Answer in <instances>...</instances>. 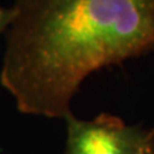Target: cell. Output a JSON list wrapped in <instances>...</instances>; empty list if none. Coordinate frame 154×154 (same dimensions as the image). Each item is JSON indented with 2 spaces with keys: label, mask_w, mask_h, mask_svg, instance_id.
<instances>
[{
  "label": "cell",
  "mask_w": 154,
  "mask_h": 154,
  "mask_svg": "<svg viewBox=\"0 0 154 154\" xmlns=\"http://www.w3.org/2000/svg\"><path fill=\"white\" fill-rule=\"evenodd\" d=\"M0 83L24 114L62 118L85 79L154 50V0H15Z\"/></svg>",
  "instance_id": "1"
},
{
  "label": "cell",
  "mask_w": 154,
  "mask_h": 154,
  "mask_svg": "<svg viewBox=\"0 0 154 154\" xmlns=\"http://www.w3.org/2000/svg\"><path fill=\"white\" fill-rule=\"evenodd\" d=\"M67 126L65 154H154V134L129 126L120 118L99 114L87 121L73 114Z\"/></svg>",
  "instance_id": "2"
},
{
  "label": "cell",
  "mask_w": 154,
  "mask_h": 154,
  "mask_svg": "<svg viewBox=\"0 0 154 154\" xmlns=\"http://www.w3.org/2000/svg\"><path fill=\"white\" fill-rule=\"evenodd\" d=\"M14 17V8H5L0 6V34L5 33Z\"/></svg>",
  "instance_id": "3"
},
{
  "label": "cell",
  "mask_w": 154,
  "mask_h": 154,
  "mask_svg": "<svg viewBox=\"0 0 154 154\" xmlns=\"http://www.w3.org/2000/svg\"><path fill=\"white\" fill-rule=\"evenodd\" d=\"M151 131H152V132H153V134H154V128H153V129H152V130H151Z\"/></svg>",
  "instance_id": "4"
}]
</instances>
